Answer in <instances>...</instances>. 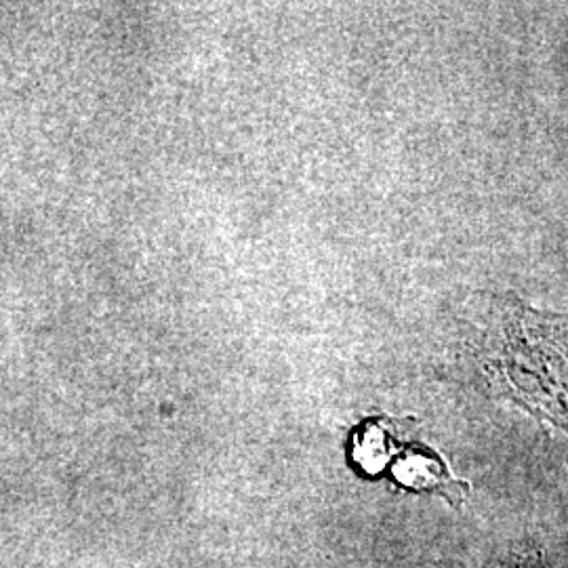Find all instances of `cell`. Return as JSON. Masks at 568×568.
I'll list each match as a JSON object with an SVG mask.
<instances>
[{"instance_id": "cell-1", "label": "cell", "mask_w": 568, "mask_h": 568, "mask_svg": "<svg viewBox=\"0 0 568 568\" xmlns=\"http://www.w3.org/2000/svg\"><path fill=\"white\" fill-rule=\"evenodd\" d=\"M396 478L410 488H429L438 490L448 501L459 508L466 499L467 485L455 480L445 466V462L434 455L429 448H413L398 462L394 469Z\"/></svg>"}, {"instance_id": "cell-2", "label": "cell", "mask_w": 568, "mask_h": 568, "mask_svg": "<svg viewBox=\"0 0 568 568\" xmlns=\"http://www.w3.org/2000/svg\"><path fill=\"white\" fill-rule=\"evenodd\" d=\"M392 445H394V438L389 434V427L382 419H373L368 426L363 427L356 459L365 467L373 466V471H379L386 466Z\"/></svg>"}, {"instance_id": "cell-3", "label": "cell", "mask_w": 568, "mask_h": 568, "mask_svg": "<svg viewBox=\"0 0 568 568\" xmlns=\"http://www.w3.org/2000/svg\"><path fill=\"white\" fill-rule=\"evenodd\" d=\"M497 568H537V565H532L528 558H508L506 562H501Z\"/></svg>"}]
</instances>
